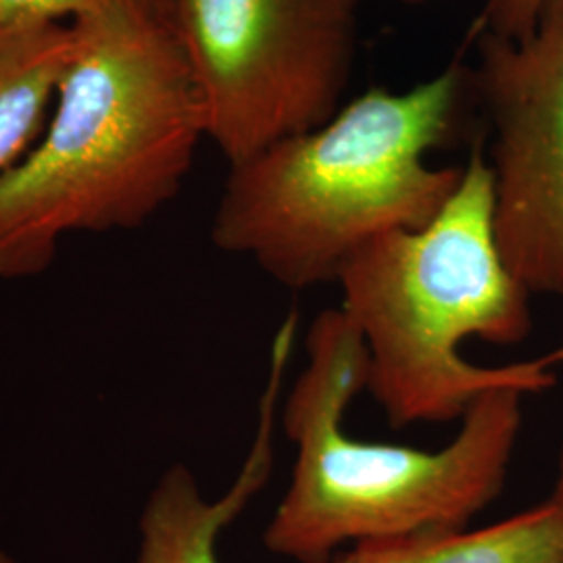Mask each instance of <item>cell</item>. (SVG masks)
Masks as SVG:
<instances>
[{"mask_svg": "<svg viewBox=\"0 0 563 563\" xmlns=\"http://www.w3.org/2000/svg\"><path fill=\"white\" fill-rule=\"evenodd\" d=\"M78 48L41 139L0 178V278L38 276L76 232L134 230L180 192L207 139L172 4L71 21Z\"/></svg>", "mask_w": 563, "mask_h": 563, "instance_id": "1", "label": "cell"}, {"mask_svg": "<svg viewBox=\"0 0 563 563\" xmlns=\"http://www.w3.org/2000/svg\"><path fill=\"white\" fill-rule=\"evenodd\" d=\"M467 71L460 60L405 92L365 90L320 125L230 165L211 241L290 290L339 282L369 242L430 222L463 167H434L453 136Z\"/></svg>", "mask_w": 563, "mask_h": 563, "instance_id": "2", "label": "cell"}, {"mask_svg": "<svg viewBox=\"0 0 563 563\" xmlns=\"http://www.w3.org/2000/svg\"><path fill=\"white\" fill-rule=\"evenodd\" d=\"M341 311L365 349V390L397 430L460 420L495 388L537 395L558 384L563 344L501 367L465 362L462 344H518L530 292L507 267L493 222V172L481 144L430 222L362 249L339 278Z\"/></svg>", "mask_w": 563, "mask_h": 563, "instance_id": "3", "label": "cell"}, {"mask_svg": "<svg viewBox=\"0 0 563 563\" xmlns=\"http://www.w3.org/2000/svg\"><path fill=\"white\" fill-rule=\"evenodd\" d=\"M305 344L307 365L282 411L297 457L263 534L269 551L330 563L346 543L460 532L504 493L522 430V390L484 393L439 451L365 443L344 430V411L365 390L360 332L341 309H325Z\"/></svg>", "mask_w": 563, "mask_h": 563, "instance_id": "4", "label": "cell"}, {"mask_svg": "<svg viewBox=\"0 0 563 563\" xmlns=\"http://www.w3.org/2000/svg\"><path fill=\"white\" fill-rule=\"evenodd\" d=\"M363 0H172L207 139L230 165L342 107Z\"/></svg>", "mask_w": 563, "mask_h": 563, "instance_id": "5", "label": "cell"}, {"mask_svg": "<svg viewBox=\"0 0 563 563\" xmlns=\"http://www.w3.org/2000/svg\"><path fill=\"white\" fill-rule=\"evenodd\" d=\"M476 32L497 244L530 295L563 301V0H544L523 38Z\"/></svg>", "mask_w": 563, "mask_h": 563, "instance_id": "6", "label": "cell"}, {"mask_svg": "<svg viewBox=\"0 0 563 563\" xmlns=\"http://www.w3.org/2000/svg\"><path fill=\"white\" fill-rule=\"evenodd\" d=\"M297 313H288L272 346L269 376L260 402V423L253 446L225 495L209 501L188 467L176 465L153 488L141 518L139 563H220L218 541L251 499L262 490L274 470V430L282 380L295 349ZM332 563H355L349 551Z\"/></svg>", "mask_w": 563, "mask_h": 563, "instance_id": "7", "label": "cell"}, {"mask_svg": "<svg viewBox=\"0 0 563 563\" xmlns=\"http://www.w3.org/2000/svg\"><path fill=\"white\" fill-rule=\"evenodd\" d=\"M76 48L74 23L0 25V178L41 139Z\"/></svg>", "mask_w": 563, "mask_h": 563, "instance_id": "8", "label": "cell"}, {"mask_svg": "<svg viewBox=\"0 0 563 563\" xmlns=\"http://www.w3.org/2000/svg\"><path fill=\"white\" fill-rule=\"evenodd\" d=\"M353 551L355 563H563V509L551 495L481 530L362 543Z\"/></svg>", "mask_w": 563, "mask_h": 563, "instance_id": "9", "label": "cell"}, {"mask_svg": "<svg viewBox=\"0 0 563 563\" xmlns=\"http://www.w3.org/2000/svg\"><path fill=\"white\" fill-rule=\"evenodd\" d=\"M118 2H165L172 0H0V25L30 21H65L71 23L81 15Z\"/></svg>", "mask_w": 563, "mask_h": 563, "instance_id": "10", "label": "cell"}, {"mask_svg": "<svg viewBox=\"0 0 563 563\" xmlns=\"http://www.w3.org/2000/svg\"><path fill=\"white\" fill-rule=\"evenodd\" d=\"M544 0H486L481 32H493L504 38H523L537 25Z\"/></svg>", "mask_w": 563, "mask_h": 563, "instance_id": "11", "label": "cell"}, {"mask_svg": "<svg viewBox=\"0 0 563 563\" xmlns=\"http://www.w3.org/2000/svg\"><path fill=\"white\" fill-rule=\"evenodd\" d=\"M553 497L560 501L563 509V444L562 451H560V463H558V483H555V490H553Z\"/></svg>", "mask_w": 563, "mask_h": 563, "instance_id": "12", "label": "cell"}, {"mask_svg": "<svg viewBox=\"0 0 563 563\" xmlns=\"http://www.w3.org/2000/svg\"><path fill=\"white\" fill-rule=\"evenodd\" d=\"M397 2H402V4H423V2H430V0H397Z\"/></svg>", "mask_w": 563, "mask_h": 563, "instance_id": "13", "label": "cell"}, {"mask_svg": "<svg viewBox=\"0 0 563 563\" xmlns=\"http://www.w3.org/2000/svg\"><path fill=\"white\" fill-rule=\"evenodd\" d=\"M0 563H13V560L0 551Z\"/></svg>", "mask_w": 563, "mask_h": 563, "instance_id": "14", "label": "cell"}]
</instances>
